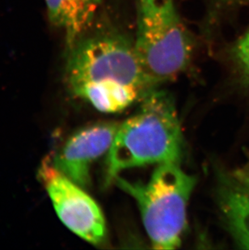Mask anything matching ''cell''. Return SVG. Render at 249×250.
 <instances>
[{"label": "cell", "mask_w": 249, "mask_h": 250, "mask_svg": "<svg viewBox=\"0 0 249 250\" xmlns=\"http://www.w3.org/2000/svg\"><path fill=\"white\" fill-rule=\"evenodd\" d=\"M134 44L144 71L158 86L182 73L193 55V38L174 0H136Z\"/></svg>", "instance_id": "obj_4"}, {"label": "cell", "mask_w": 249, "mask_h": 250, "mask_svg": "<svg viewBox=\"0 0 249 250\" xmlns=\"http://www.w3.org/2000/svg\"><path fill=\"white\" fill-rule=\"evenodd\" d=\"M222 209L230 232L241 248L249 250V195L240 187H226Z\"/></svg>", "instance_id": "obj_8"}, {"label": "cell", "mask_w": 249, "mask_h": 250, "mask_svg": "<svg viewBox=\"0 0 249 250\" xmlns=\"http://www.w3.org/2000/svg\"><path fill=\"white\" fill-rule=\"evenodd\" d=\"M119 125L99 123L78 130L57 154L54 167L83 188L89 186L91 166L108 153Z\"/></svg>", "instance_id": "obj_6"}, {"label": "cell", "mask_w": 249, "mask_h": 250, "mask_svg": "<svg viewBox=\"0 0 249 250\" xmlns=\"http://www.w3.org/2000/svg\"><path fill=\"white\" fill-rule=\"evenodd\" d=\"M230 56L240 75L249 84V29L235 42Z\"/></svg>", "instance_id": "obj_9"}, {"label": "cell", "mask_w": 249, "mask_h": 250, "mask_svg": "<svg viewBox=\"0 0 249 250\" xmlns=\"http://www.w3.org/2000/svg\"><path fill=\"white\" fill-rule=\"evenodd\" d=\"M238 187L249 195V165L241 167L235 173Z\"/></svg>", "instance_id": "obj_11"}, {"label": "cell", "mask_w": 249, "mask_h": 250, "mask_svg": "<svg viewBox=\"0 0 249 250\" xmlns=\"http://www.w3.org/2000/svg\"><path fill=\"white\" fill-rule=\"evenodd\" d=\"M52 24L63 30L67 51L93 26L102 0H45Z\"/></svg>", "instance_id": "obj_7"}, {"label": "cell", "mask_w": 249, "mask_h": 250, "mask_svg": "<svg viewBox=\"0 0 249 250\" xmlns=\"http://www.w3.org/2000/svg\"><path fill=\"white\" fill-rule=\"evenodd\" d=\"M157 88L146 95L139 110L119 125L107 153V186L124 170L181 161L183 134L174 102Z\"/></svg>", "instance_id": "obj_2"}, {"label": "cell", "mask_w": 249, "mask_h": 250, "mask_svg": "<svg viewBox=\"0 0 249 250\" xmlns=\"http://www.w3.org/2000/svg\"><path fill=\"white\" fill-rule=\"evenodd\" d=\"M39 175L64 225L89 243H101L105 238V220L94 199L57 169L50 160L43 161Z\"/></svg>", "instance_id": "obj_5"}, {"label": "cell", "mask_w": 249, "mask_h": 250, "mask_svg": "<svg viewBox=\"0 0 249 250\" xmlns=\"http://www.w3.org/2000/svg\"><path fill=\"white\" fill-rule=\"evenodd\" d=\"M67 54L69 87L103 113L123 111L158 87L139 61L134 38L108 22L90 28Z\"/></svg>", "instance_id": "obj_1"}, {"label": "cell", "mask_w": 249, "mask_h": 250, "mask_svg": "<svg viewBox=\"0 0 249 250\" xmlns=\"http://www.w3.org/2000/svg\"><path fill=\"white\" fill-rule=\"evenodd\" d=\"M196 177L179 163L159 165L146 182L119 177L116 185L134 198L152 247L175 250L181 244L187 220V207Z\"/></svg>", "instance_id": "obj_3"}, {"label": "cell", "mask_w": 249, "mask_h": 250, "mask_svg": "<svg viewBox=\"0 0 249 250\" xmlns=\"http://www.w3.org/2000/svg\"><path fill=\"white\" fill-rule=\"evenodd\" d=\"M249 2V0H209L212 7L217 12L239 7Z\"/></svg>", "instance_id": "obj_10"}]
</instances>
